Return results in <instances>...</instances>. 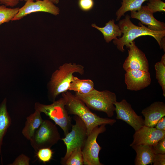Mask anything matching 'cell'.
<instances>
[{
    "instance_id": "1",
    "label": "cell",
    "mask_w": 165,
    "mask_h": 165,
    "mask_svg": "<svg viewBox=\"0 0 165 165\" xmlns=\"http://www.w3.org/2000/svg\"><path fill=\"white\" fill-rule=\"evenodd\" d=\"M62 96L65 99L68 114L77 116L82 120L88 135L96 127L103 124L112 126L116 122L115 119L101 117L92 112L82 101L68 91L62 93Z\"/></svg>"
},
{
    "instance_id": "2",
    "label": "cell",
    "mask_w": 165,
    "mask_h": 165,
    "mask_svg": "<svg viewBox=\"0 0 165 165\" xmlns=\"http://www.w3.org/2000/svg\"><path fill=\"white\" fill-rule=\"evenodd\" d=\"M130 16L127 14L124 18L120 20L118 25L123 34L122 36L113 39L114 44L116 46L117 48L123 52L125 51L124 46L128 48L131 42L136 38L142 36L149 35L153 37L160 46L162 38L165 37V30L154 31L151 30L139 22L137 26L131 21Z\"/></svg>"
},
{
    "instance_id": "3",
    "label": "cell",
    "mask_w": 165,
    "mask_h": 165,
    "mask_svg": "<svg viewBox=\"0 0 165 165\" xmlns=\"http://www.w3.org/2000/svg\"><path fill=\"white\" fill-rule=\"evenodd\" d=\"M77 73L82 75L84 67L75 63H66L60 66L52 74L47 84L48 96L50 100L55 101L60 94L68 90L70 83Z\"/></svg>"
},
{
    "instance_id": "4",
    "label": "cell",
    "mask_w": 165,
    "mask_h": 165,
    "mask_svg": "<svg viewBox=\"0 0 165 165\" xmlns=\"http://www.w3.org/2000/svg\"><path fill=\"white\" fill-rule=\"evenodd\" d=\"M75 95L90 109L104 112L108 117L114 115V103L117 100L115 93L108 90L99 91L94 89L86 94L75 92Z\"/></svg>"
},
{
    "instance_id": "5",
    "label": "cell",
    "mask_w": 165,
    "mask_h": 165,
    "mask_svg": "<svg viewBox=\"0 0 165 165\" xmlns=\"http://www.w3.org/2000/svg\"><path fill=\"white\" fill-rule=\"evenodd\" d=\"M66 102L62 97L50 105L37 102L35 104V110L43 113L59 126L66 135L72 128L71 119L65 108Z\"/></svg>"
},
{
    "instance_id": "6",
    "label": "cell",
    "mask_w": 165,
    "mask_h": 165,
    "mask_svg": "<svg viewBox=\"0 0 165 165\" xmlns=\"http://www.w3.org/2000/svg\"><path fill=\"white\" fill-rule=\"evenodd\" d=\"M61 139L56 125L48 120H43L30 140V144L36 152L39 149L51 148Z\"/></svg>"
},
{
    "instance_id": "7",
    "label": "cell",
    "mask_w": 165,
    "mask_h": 165,
    "mask_svg": "<svg viewBox=\"0 0 165 165\" xmlns=\"http://www.w3.org/2000/svg\"><path fill=\"white\" fill-rule=\"evenodd\" d=\"M75 123L72 126L71 130L64 138L61 139L66 147L64 156L61 159V163L64 165L72 152L78 148L82 149L87 137L86 126L82 120L75 115L73 118Z\"/></svg>"
},
{
    "instance_id": "8",
    "label": "cell",
    "mask_w": 165,
    "mask_h": 165,
    "mask_svg": "<svg viewBox=\"0 0 165 165\" xmlns=\"http://www.w3.org/2000/svg\"><path fill=\"white\" fill-rule=\"evenodd\" d=\"M105 124L95 127L88 135L85 145L82 149L84 165H102L100 161L99 153L101 149L97 139L98 135L106 130Z\"/></svg>"
},
{
    "instance_id": "9",
    "label": "cell",
    "mask_w": 165,
    "mask_h": 165,
    "mask_svg": "<svg viewBox=\"0 0 165 165\" xmlns=\"http://www.w3.org/2000/svg\"><path fill=\"white\" fill-rule=\"evenodd\" d=\"M36 12H44L57 16L60 13L59 8L52 2L47 0H38L26 2L12 21L19 20L27 15Z\"/></svg>"
},
{
    "instance_id": "10",
    "label": "cell",
    "mask_w": 165,
    "mask_h": 165,
    "mask_svg": "<svg viewBox=\"0 0 165 165\" xmlns=\"http://www.w3.org/2000/svg\"><path fill=\"white\" fill-rule=\"evenodd\" d=\"M114 104L116 114V119L122 120L136 131L144 125V119L138 115L125 99L120 102L116 101Z\"/></svg>"
},
{
    "instance_id": "11",
    "label": "cell",
    "mask_w": 165,
    "mask_h": 165,
    "mask_svg": "<svg viewBox=\"0 0 165 165\" xmlns=\"http://www.w3.org/2000/svg\"><path fill=\"white\" fill-rule=\"evenodd\" d=\"M128 50V55L123 64L127 72L134 70L148 71L149 64L145 53L136 45L134 41L131 42Z\"/></svg>"
},
{
    "instance_id": "12",
    "label": "cell",
    "mask_w": 165,
    "mask_h": 165,
    "mask_svg": "<svg viewBox=\"0 0 165 165\" xmlns=\"http://www.w3.org/2000/svg\"><path fill=\"white\" fill-rule=\"evenodd\" d=\"M165 136V130H158L154 127L143 126L135 131L133 140L130 145H143L153 146Z\"/></svg>"
},
{
    "instance_id": "13",
    "label": "cell",
    "mask_w": 165,
    "mask_h": 165,
    "mask_svg": "<svg viewBox=\"0 0 165 165\" xmlns=\"http://www.w3.org/2000/svg\"><path fill=\"white\" fill-rule=\"evenodd\" d=\"M125 82L129 90L138 91L147 87L151 79L149 71L134 70L126 72Z\"/></svg>"
},
{
    "instance_id": "14",
    "label": "cell",
    "mask_w": 165,
    "mask_h": 165,
    "mask_svg": "<svg viewBox=\"0 0 165 165\" xmlns=\"http://www.w3.org/2000/svg\"><path fill=\"white\" fill-rule=\"evenodd\" d=\"M131 17L138 20L143 24L148 26L149 30L154 31L165 30V24L157 20L153 16V13L146 6H142L137 11H131Z\"/></svg>"
},
{
    "instance_id": "15",
    "label": "cell",
    "mask_w": 165,
    "mask_h": 165,
    "mask_svg": "<svg viewBox=\"0 0 165 165\" xmlns=\"http://www.w3.org/2000/svg\"><path fill=\"white\" fill-rule=\"evenodd\" d=\"M141 113L145 117L144 125L154 127L157 122L165 116V104L156 101L143 109Z\"/></svg>"
},
{
    "instance_id": "16",
    "label": "cell",
    "mask_w": 165,
    "mask_h": 165,
    "mask_svg": "<svg viewBox=\"0 0 165 165\" xmlns=\"http://www.w3.org/2000/svg\"><path fill=\"white\" fill-rule=\"evenodd\" d=\"M131 147L136 153L134 160L135 165H146L152 164L155 154L152 146L139 145H133Z\"/></svg>"
},
{
    "instance_id": "17",
    "label": "cell",
    "mask_w": 165,
    "mask_h": 165,
    "mask_svg": "<svg viewBox=\"0 0 165 165\" xmlns=\"http://www.w3.org/2000/svg\"><path fill=\"white\" fill-rule=\"evenodd\" d=\"M43 120L41 113L35 110L33 113L27 117L24 127L22 132L24 137L27 140H30Z\"/></svg>"
},
{
    "instance_id": "18",
    "label": "cell",
    "mask_w": 165,
    "mask_h": 165,
    "mask_svg": "<svg viewBox=\"0 0 165 165\" xmlns=\"http://www.w3.org/2000/svg\"><path fill=\"white\" fill-rule=\"evenodd\" d=\"M11 119L7 111V99L5 98L0 104V154L4 138L11 125Z\"/></svg>"
},
{
    "instance_id": "19",
    "label": "cell",
    "mask_w": 165,
    "mask_h": 165,
    "mask_svg": "<svg viewBox=\"0 0 165 165\" xmlns=\"http://www.w3.org/2000/svg\"><path fill=\"white\" fill-rule=\"evenodd\" d=\"M91 26L94 28L102 34L105 42L108 43L117 37H121L122 33L118 24H115L113 19L110 20L103 27H100L95 24H93Z\"/></svg>"
},
{
    "instance_id": "20",
    "label": "cell",
    "mask_w": 165,
    "mask_h": 165,
    "mask_svg": "<svg viewBox=\"0 0 165 165\" xmlns=\"http://www.w3.org/2000/svg\"><path fill=\"white\" fill-rule=\"evenodd\" d=\"M94 83L90 79H81L74 76L70 83L68 90L73 91L81 94L89 93L94 88Z\"/></svg>"
},
{
    "instance_id": "21",
    "label": "cell",
    "mask_w": 165,
    "mask_h": 165,
    "mask_svg": "<svg viewBox=\"0 0 165 165\" xmlns=\"http://www.w3.org/2000/svg\"><path fill=\"white\" fill-rule=\"evenodd\" d=\"M122 6L117 10L116 15V21L119 20L121 17L128 11H137L142 6L143 3L148 0H121Z\"/></svg>"
},
{
    "instance_id": "22",
    "label": "cell",
    "mask_w": 165,
    "mask_h": 165,
    "mask_svg": "<svg viewBox=\"0 0 165 165\" xmlns=\"http://www.w3.org/2000/svg\"><path fill=\"white\" fill-rule=\"evenodd\" d=\"M19 7L9 8L4 5L0 6V25L12 21L18 13Z\"/></svg>"
},
{
    "instance_id": "23",
    "label": "cell",
    "mask_w": 165,
    "mask_h": 165,
    "mask_svg": "<svg viewBox=\"0 0 165 165\" xmlns=\"http://www.w3.org/2000/svg\"><path fill=\"white\" fill-rule=\"evenodd\" d=\"M156 72V78L163 91V95L165 97V65L160 61L154 66Z\"/></svg>"
},
{
    "instance_id": "24",
    "label": "cell",
    "mask_w": 165,
    "mask_h": 165,
    "mask_svg": "<svg viewBox=\"0 0 165 165\" xmlns=\"http://www.w3.org/2000/svg\"><path fill=\"white\" fill-rule=\"evenodd\" d=\"M64 165H84L82 149L80 148H78L74 150L67 159Z\"/></svg>"
},
{
    "instance_id": "25",
    "label": "cell",
    "mask_w": 165,
    "mask_h": 165,
    "mask_svg": "<svg viewBox=\"0 0 165 165\" xmlns=\"http://www.w3.org/2000/svg\"><path fill=\"white\" fill-rule=\"evenodd\" d=\"M36 152L38 158L44 163L49 162L52 159L53 153L50 148H41Z\"/></svg>"
},
{
    "instance_id": "26",
    "label": "cell",
    "mask_w": 165,
    "mask_h": 165,
    "mask_svg": "<svg viewBox=\"0 0 165 165\" xmlns=\"http://www.w3.org/2000/svg\"><path fill=\"white\" fill-rule=\"evenodd\" d=\"M146 7L152 13L165 11V3L161 0H148Z\"/></svg>"
},
{
    "instance_id": "27",
    "label": "cell",
    "mask_w": 165,
    "mask_h": 165,
    "mask_svg": "<svg viewBox=\"0 0 165 165\" xmlns=\"http://www.w3.org/2000/svg\"><path fill=\"white\" fill-rule=\"evenodd\" d=\"M30 159L26 155L22 154L20 155L13 162L9 165H29Z\"/></svg>"
},
{
    "instance_id": "28",
    "label": "cell",
    "mask_w": 165,
    "mask_h": 165,
    "mask_svg": "<svg viewBox=\"0 0 165 165\" xmlns=\"http://www.w3.org/2000/svg\"><path fill=\"white\" fill-rule=\"evenodd\" d=\"M152 146L155 154H165V136L159 140L155 145Z\"/></svg>"
},
{
    "instance_id": "29",
    "label": "cell",
    "mask_w": 165,
    "mask_h": 165,
    "mask_svg": "<svg viewBox=\"0 0 165 165\" xmlns=\"http://www.w3.org/2000/svg\"><path fill=\"white\" fill-rule=\"evenodd\" d=\"M93 0H79L78 5L82 10L87 12L91 10L94 6Z\"/></svg>"
},
{
    "instance_id": "30",
    "label": "cell",
    "mask_w": 165,
    "mask_h": 165,
    "mask_svg": "<svg viewBox=\"0 0 165 165\" xmlns=\"http://www.w3.org/2000/svg\"><path fill=\"white\" fill-rule=\"evenodd\" d=\"M152 163L154 165H165V154H158L155 155Z\"/></svg>"
},
{
    "instance_id": "31",
    "label": "cell",
    "mask_w": 165,
    "mask_h": 165,
    "mask_svg": "<svg viewBox=\"0 0 165 165\" xmlns=\"http://www.w3.org/2000/svg\"><path fill=\"white\" fill-rule=\"evenodd\" d=\"M25 0H0V4L4 5L6 6L13 7L16 6L20 1Z\"/></svg>"
},
{
    "instance_id": "32",
    "label": "cell",
    "mask_w": 165,
    "mask_h": 165,
    "mask_svg": "<svg viewBox=\"0 0 165 165\" xmlns=\"http://www.w3.org/2000/svg\"><path fill=\"white\" fill-rule=\"evenodd\" d=\"M154 127L159 130H165V116L162 117L157 122Z\"/></svg>"
},
{
    "instance_id": "33",
    "label": "cell",
    "mask_w": 165,
    "mask_h": 165,
    "mask_svg": "<svg viewBox=\"0 0 165 165\" xmlns=\"http://www.w3.org/2000/svg\"><path fill=\"white\" fill-rule=\"evenodd\" d=\"M160 48L163 49L165 52V37H163L161 41Z\"/></svg>"
},
{
    "instance_id": "34",
    "label": "cell",
    "mask_w": 165,
    "mask_h": 165,
    "mask_svg": "<svg viewBox=\"0 0 165 165\" xmlns=\"http://www.w3.org/2000/svg\"><path fill=\"white\" fill-rule=\"evenodd\" d=\"M35 0H25V1H34ZM49 1L52 2L54 4H57L59 3V0H47Z\"/></svg>"
},
{
    "instance_id": "35",
    "label": "cell",
    "mask_w": 165,
    "mask_h": 165,
    "mask_svg": "<svg viewBox=\"0 0 165 165\" xmlns=\"http://www.w3.org/2000/svg\"><path fill=\"white\" fill-rule=\"evenodd\" d=\"M163 64L165 65V54H164L162 56L161 60L160 61Z\"/></svg>"
}]
</instances>
